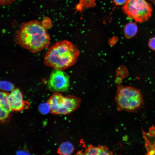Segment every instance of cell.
Segmentation results:
<instances>
[{"mask_svg":"<svg viewBox=\"0 0 155 155\" xmlns=\"http://www.w3.org/2000/svg\"><path fill=\"white\" fill-rule=\"evenodd\" d=\"M15 42L30 52L37 53L48 48L49 35L40 22L33 20L23 23L16 32Z\"/></svg>","mask_w":155,"mask_h":155,"instance_id":"obj_1","label":"cell"},{"mask_svg":"<svg viewBox=\"0 0 155 155\" xmlns=\"http://www.w3.org/2000/svg\"><path fill=\"white\" fill-rule=\"evenodd\" d=\"M80 53L71 42L60 41L49 48L44 56V63L48 66L63 70L75 64Z\"/></svg>","mask_w":155,"mask_h":155,"instance_id":"obj_2","label":"cell"},{"mask_svg":"<svg viewBox=\"0 0 155 155\" xmlns=\"http://www.w3.org/2000/svg\"><path fill=\"white\" fill-rule=\"evenodd\" d=\"M118 109L129 112H134L143 106L144 101L140 91L131 86H117L115 98Z\"/></svg>","mask_w":155,"mask_h":155,"instance_id":"obj_3","label":"cell"},{"mask_svg":"<svg viewBox=\"0 0 155 155\" xmlns=\"http://www.w3.org/2000/svg\"><path fill=\"white\" fill-rule=\"evenodd\" d=\"M82 100L72 95L63 96L60 92L53 94L47 101L51 113L56 115H67L77 109Z\"/></svg>","mask_w":155,"mask_h":155,"instance_id":"obj_4","label":"cell"},{"mask_svg":"<svg viewBox=\"0 0 155 155\" xmlns=\"http://www.w3.org/2000/svg\"><path fill=\"white\" fill-rule=\"evenodd\" d=\"M122 10L129 18L142 23L147 20L152 15V5L146 0H126Z\"/></svg>","mask_w":155,"mask_h":155,"instance_id":"obj_5","label":"cell"},{"mask_svg":"<svg viewBox=\"0 0 155 155\" xmlns=\"http://www.w3.org/2000/svg\"><path fill=\"white\" fill-rule=\"evenodd\" d=\"M69 86V77L63 70L54 69L48 81L47 88L52 92H65Z\"/></svg>","mask_w":155,"mask_h":155,"instance_id":"obj_6","label":"cell"},{"mask_svg":"<svg viewBox=\"0 0 155 155\" xmlns=\"http://www.w3.org/2000/svg\"><path fill=\"white\" fill-rule=\"evenodd\" d=\"M7 99L11 111H21L28 108L30 105L28 101L24 100L22 93L18 88L14 89L9 94Z\"/></svg>","mask_w":155,"mask_h":155,"instance_id":"obj_7","label":"cell"},{"mask_svg":"<svg viewBox=\"0 0 155 155\" xmlns=\"http://www.w3.org/2000/svg\"><path fill=\"white\" fill-rule=\"evenodd\" d=\"M9 94L0 91V121H4L9 118L11 111L7 98Z\"/></svg>","mask_w":155,"mask_h":155,"instance_id":"obj_8","label":"cell"},{"mask_svg":"<svg viewBox=\"0 0 155 155\" xmlns=\"http://www.w3.org/2000/svg\"><path fill=\"white\" fill-rule=\"evenodd\" d=\"M137 30V26L134 23L132 22L128 23L124 29L125 37L127 38L133 37L136 34Z\"/></svg>","mask_w":155,"mask_h":155,"instance_id":"obj_9","label":"cell"},{"mask_svg":"<svg viewBox=\"0 0 155 155\" xmlns=\"http://www.w3.org/2000/svg\"><path fill=\"white\" fill-rule=\"evenodd\" d=\"M74 149L73 145L68 142L62 143L57 150V153L60 154L69 155L73 152Z\"/></svg>","mask_w":155,"mask_h":155,"instance_id":"obj_10","label":"cell"},{"mask_svg":"<svg viewBox=\"0 0 155 155\" xmlns=\"http://www.w3.org/2000/svg\"><path fill=\"white\" fill-rule=\"evenodd\" d=\"M101 150L100 145L97 146H93L92 144L89 145L84 152L82 151L78 152L77 154L84 155H99Z\"/></svg>","mask_w":155,"mask_h":155,"instance_id":"obj_11","label":"cell"},{"mask_svg":"<svg viewBox=\"0 0 155 155\" xmlns=\"http://www.w3.org/2000/svg\"><path fill=\"white\" fill-rule=\"evenodd\" d=\"M95 5V0H79L76 6V10L82 11L84 9L94 7Z\"/></svg>","mask_w":155,"mask_h":155,"instance_id":"obj_12","label":"cell"},{"mask_svg":"<svg viewBox=\"0 0 155 155\" xmlns=\"http://www.w3.org/2000/svg\"><path fill=\"white\" fill-rule=\"evenodd\" d=\"M13 84L11 82L0 80V89L6 91H11L15 88Z\"/></svg>","mask_w":155,"mask_h":155,"instance_id":"obj_13","label":"cell"},{"mask_svg":"<svg viewBox=\"0 0 155 155\" xmlns=\"http://www.w3.org/2000/svg\"><path fill=\"white\" fill-rule=\"evenodd\" d=\"M38 110L40 113L43 115L48 114L51 111L50 106L47 102L40 104Z\"/></svg>","mask_w":155,"mask_h":155,"instance_id":"obj_14","label":"cell"},{"mask_svg":"<svg viewBox=\"0 0 155 155\" xmlns=\"http://www.w3.org/2000/svg\"><path fill=\"white\" fill-rule=\"evenodd\" d=\"M101 150L100 155H112L113 152L110 151L108 148L105 146L100 145Z\"/></svg>","mask_w":155,"mask_h":155,"instance_id":"obj_15","label":"cell"},{"mask_svg":"<svg viewBox=\"0 0 155 155\" xmlns=\"http://www.w3.org/2000/svg\"><path fill=\"white\" fill-rule=\"evenodd\" d=\"M148 45L151 49L155 51V37L152 38L150 40Z\"/></svg>","mask_w":155,"mask_h":155,"instance_id":"obj_16","label":"cell"},{"mask_svg":"<svg viewBox=\"0 0 155 155\" xmlns=\"http://www.w3.org/2000/svg\"><path fill=\"white\" fill-rule=\"evenodd\" d=\"M16 0H0V5L4 6L10 4Z\"/></svg>","mask_w":155,"mask_h":155,"instance_id":"obj_17","label":"cell"},{"mask_svg":"<svg viewBox=\"0 0 155 155\" xmlns=\"http://www.w3.org/2000/svg\"><path fill=\"white\" fill-rule=\"evenodd\" d=\"M126 0H113L114 3L116 5H121L124 4Z\"/></svg>","mask_w":155,"mask_h":155,"instance_id":"obj_18","label":"cell"},{"mask_svg":"<svg viewBox=\"0 0 155 155\" xmlns=\"http://www.w3.org/2000/svg\"><path fill=\"white\" fill-rule=\"evenodd\" d=\"M151 2L153 3L155 5V0H149Z\"/></svg>","mask_w":155,"mask_h":155,"instance_id":"obj_19","label":"cell"}]
</instances>
